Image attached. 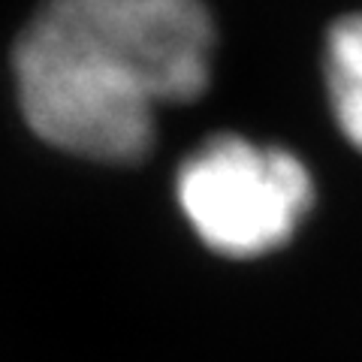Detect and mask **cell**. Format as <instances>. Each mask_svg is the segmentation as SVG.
Wrapping results in <instances>:
<instances>
[{
  "instance_id": "cell-2",
  "label": "cell",
  "mask_w": 362,
  "mask_h": 362,
  "mask_svg": "<svg viewBox=\"0 0 362 362\" xmlns=\"http://www.w3.org/2000/svg\"><path fill=\"white\" fill-rule=\"evenodd\" d=\"M175 194L202 245L254 259L293 239L314 202V181L293 151L221 133L178 166Z\"/></svg>"
},
{
  "instance_id": "cell-3",
  "label": "cell",
  "mask_w": 362,
  "mask_h": 362,
  "mask_svg": "<svg viewBox=\"0 0 362 362\" xmlns=\"http://www.w3.org/2000/svg\"><path fill=\"white\" fill-rule=\"evenodd\" d=\"M326 88L341 133L362 151V13L338 18L326 37Z\"/></svg>"
},
{
  "instance_id": "cell-1",
  "label": "cell",
  "mask_w": 362,
  "mask_h": 362,
  "mask_svg": "<svg viewBox=\"0 0 362 362\" xmlns=\"http://www.w3.org/2000/svg\"><path fill=\"white\" fill-rule=\"evenodd\" d=\"M214 21L202 0H42L13 49L28 127L66 154L136 163L160 106L209 88Z\"/></svg>"
}]
</instances>
